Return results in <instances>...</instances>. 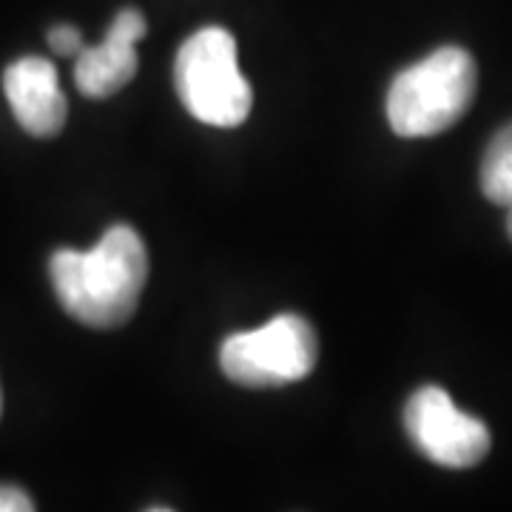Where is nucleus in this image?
Masks as SVG:
<instances>
[{
	"label": "nucleus",
	"instance_id": "nucleus-10",
	"mask_svg": "<svg viewBox=\"0 0 512 512\" xmlns=\"http://www.w3.org/2000/svg\"><path fill=\"white\" fill-rule=\"evenodd\" d=\"M35 501L20 487H0V512H32Z\"/></svg>",
	"mask_w": 512,
	"mask_h": 512
},
{
	"label": "nucleus",
	"instance_id": "nucleus-1",
	"mask_svg": "<svg viewBox=\"0 0 512 512\" xmlns=\"http://www.w3.org/2000/svg\"><path fill=\"white\" fill-rule=\"evenodd\" d=\"M63 311L89 328H120L134 316L148 282V251L131 225H111L89 251L60 248L49 262Z\"/></svg>",
	"mask_w": 512,
	"mask_h": 512
},
{
	"label": "nucleus",
	"instance_id": "nucleus-7",
	"mask_svg": "<svg viewBox=\"0 0 512 512\" xmlns=\"http://www.w3.org/2000/svg\"><path fill=\"white\" fill-rule=\"evenodd\" d=\"M3 92L20 128L32 137H55L66 126L69 103L60 89L55 63L46 57H20L3 72Z\"/></svg>",
	"mask_w": 512,
	"mask_h": 512
},
{
	"label": "nucleus",
	"instance_id": "nucleus-9",
	"mask_svg": "<svg viewBox=\"0 0 512 512\" xmlns=\"http://www.w3.org/2000/svg\"><path fill=\"white\" fill-rule=\"evenodd\" d=\"M49 49L60 57H77L86 46H83V35L69 26V23H60L49 32Z\"/></svg>",
	"mask_w": 512,
	"mask_h": 512
},
{
	"label": "nucleus",
	"instance_id": "nucleus-11",
	"mask_svg": "<svg viewBox=\"0 0 512 512\" xmlns=\"http://www.w3.org/2000/svg\"><path fill=\"white\" fill-rule=\"evenodd\" d=\"M507 234H510L512 239V205H510V214H507Z\"/></svg>",
	"mask_w": 512,
	"mask_h": 512
},
{
	"label": "nucleus",
	"instance_id": "nucleus-4",
	"mask_svg": "<svg viewBox=\"0 0 512 512\" xmlns=\"http://www.w3.org/2000/svg\"><path fill=\"white\" fill-rule=\"evenodd\" d=\"M319 342L308 319L279 313L256 330L231 333L220 348L222 373L242 387H285L308 379Z\"/></svg>",
	"mask_w": 512,
	"mask_h": 512
},
{
	"label": "nucleus",
	"instance_id": "nucleus-8",
	"mask_svg": "<svg viewBox=\"0 0 512 512\" xmlns=\"http://www.w3.org/2000/svg\"><path fill=\"white\" fill-rule=\"evenodd\" d=\"M481 191L495 205H512V123L501 128L484 151Z\"/></svg>",
	"mask_w": 512,
	"mask_h": 512
},
{
	"label": "nucleus",
	"instance_id": "nucleus-3",
	"mask_svg": "<svg viewBox=\"0 0 512 512\" xmlns=\"http://www.w3.org/2000/svg\"><path fill=\"white\" fill-rule=\"evenodd\" d=\"M174 83L188 114L217 128H237L254 106L251 83L237 63V40L222 26H205L185 40L174 63Z\"/></svg>",
	"mask_w": 512,
	"mask_h": 512
},
{
	"label": "nucleus",
	"instance_id": "nucleus-5",
	"mask_svg": "<svg viewBox=\"0 0 512 512\" xmlns=\"http://www.w3.org/2000/svg\"><path fill=\"white\" fill-rule=\"evenodd\" d=\"M407 436L421 450V456L450 470H467L490 453L487 424L464 410H458L447 390L436 384L419 387L404 407Z\"/></svg>",
	"mask_w": 512,
	"mask_h": 512
},
{
	"label": "nucleus",
	"instance_id": "nucleus-2",
	"mask_svg": "<svg viewBox=\"0 0 512 512\" xmlns=\"http://www.w3.org/2000/svg\"><path fill=\"white\" fill-rule=\"evenodd\" d=\"M476 83V60L458 46H441L396 74L387 92V123L399 137L441 134L473 106Z\"/></svg>",
	"mask_w": 512,
	"mask_h": 512
},
{
	"label": "nucleus",
	"instance_id": "nucleus-6",
	"mask_svg": "<svg viewBox=\"0 0 512 512\" xmlns=\"http://www.w3.org/2000/svg\"><path fill=\"white\" fill-rule=\"evenodd\" d=\"M148 32L146 18L137 9H123L109 35L97 46H86L74 57V83L86 97H111L123 86H128L137 74V40H143Z\"/></svg>",
	"mask_w": 512,
	"mask_h": 512
},
{
	"label": "nucleus",
	"instance_id": "nucleus-12",
	"mask_svg": "<svg viewBox=\"0 0 512 512\" xmlns=\"http://www.w3.org/2000/svg\"><path fill=\"white\" fill-rule=\"evenodd\" d=\"M0 413H3V393H0Z\"/></svg>",
	"mask_w": 512,
	"mask_h": 512
}]
</instances>
